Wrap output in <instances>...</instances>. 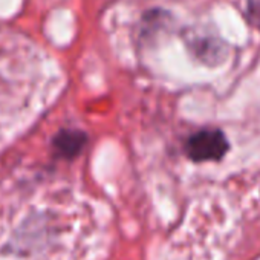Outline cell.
<instances>
[{"mask_svg": "<svg viewBox=\"0 0 260 260\" xmlns=\"http://www.w3.org/2000/svg\"><path fill=\"white\" fill-rule=\"evenodd\" d=\"M230 150V143L220 128H202L185 143V155L194 162L219 161Z\"/></svg>", "mask_w": 260, "mask_h": 260, "instance_id": "obj_1", "label": "cell"}, {"mask_svg": "<svg viewBox=\"0 0 260 260\" xmlns=\"http://www.w3.org/2000/svg\"><path fill=\"white\" fill-rule=\"evenodd\" d=\"M188 46L194 55L207 64H220L228 55V45L213 36H194L188 39Z\"/></svg>", "mask_w": 260, "mask_h": 260, "instance_id": "obj_2", "label": "cell"}, {"mask_svg": "<svg viewBox=\"0 0 260 260\" xmlns=\"http://www.w3.org/2000/svg\"><path fill=\"white\" fill-rule=\"evenodd\" d=\"M83 143H84V137L72 132V134H64L63 137H60L57 147L61 150L63 155H74L77 150H80Z\"/></svg>", "mask_w": 260, "mask_h": 260, "instance_id": "obj_3", "label": "cell"}, {"mask_svg": "<svg viewBox=\"0 0 260 260\" xmlns=\"http://www.w3.org/2000/svg\"><path fill=\"white\" fill-rule=\"evenodd\" d=\"M246 16L249 23L260 29V0H246Z\"/></svg>", "mask_w": 260, "mask_h": 260, "instance_id": "obj_4", "label": "cell"}]
</instances>
